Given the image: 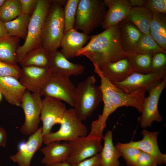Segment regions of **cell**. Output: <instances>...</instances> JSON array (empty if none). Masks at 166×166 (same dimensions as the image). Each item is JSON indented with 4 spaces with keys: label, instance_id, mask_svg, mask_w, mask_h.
I'll return each mask as SVG.
<instances>
[{
    "label": "cell",
    "instance_id": "obj_25",
    "mask_svg": "<svg viewBox=\"0 0 166 166\" xmlns=\"http://www.w3.org/2000/svg\"><path fill=\"white\" fill-rule=\"evenodd\" d=\"M152 14L144 6L132 7L126 19L135 26L142 34L150 32Z\"/></svg>",
    "mask_w": 166,
    "mask_h": 166
},
{
    "label": "cell",
    "instance_id": "obj_39",
    "mask_svg": "<svg viewBox=\"0 0 166 166\" xmlns=\"http://www.w3.org/2000/svg\"><path fill=\"white\" fill-rule=\"evenodd\" d=\"M21 6L22 14L29 15L35 9L38 0H19Z\"/></svg>",
    "mask_w": 166,
    "mask_h": 166
},
{
    "label": "cell",
    "instance_id": "obj_37",
    "mask_svg": "<svg viewBox=\"0 0 166 166\" xmlns=\"http://www.w3.org/2000/svg\"><path fill=\"white\" fill-rule=\"evenodd\" d=\"M144 6L152 14L166 13V0H145Z\"/></svg>",
    "mask_w": 166,
    "mask_h": 166
},
{
    "label": "cell",
    "instance_id": "obj_34",
    "mask_svg": "<svg viewBox=\"0 0 166 166\" xmlns=\"http://www.w3.org/2000/svg\"><path fill=\"white\" fill-rule=\"evenodd\" d=\"M150 73L163 78L166 77V53H158L153 55Z\"/></svg>",
    "mask_w": 166,
    "mask_h": 166
},
{
    "label": "cell",
    "instance_id": "obj_30",
    "mask_svg": "<svg viewBox=\"0 0 166 166\" xmlns=\"http://www.w3.org/2000/svg\"><path fill=\"white\" fill-rule=\"evenodd\" d=\"M132 53L153 55L158 53H166V51L159 46L150 34H142Z\"/></svg>",
    "mask_w": 166,
    "mask_h": 166
},
{
    "label": "cell",
    "instance_id": "obj_1",
    "mask_svg": "<svg viewBox=\"0 0 166 166\" xmlns=\"http://www.w3.org/2000/svg\"><path fill=\"white\" fill-rule=\"evenodd\" d=\"M94 68L95 72L101 78L100 86L104 106L102 113L91 123L90 131L86 137L89 139L101 141L104 137L103 133L106 127L108 118L118 108L131 106L142 113L146 91L143 89H140L131 93H126L105 77L98 68Z\"/></svg>",
    "mask_w": 166,
    "mask_h": 166
},
{
    "label": "cell",
    "instance_id": "obj_4",
    "mask_svg": "<svg viewBox=\"0 0 166 166\" xmlns=\"http://www.w3.org/2000/svg\"><path fill=\"white\" fill-rule=\"evenodd\" d=\"M93 75L80 82L75 88L74 109L81 121L86 119L93 113L102 101L100 86H97Z\"/></svg>",
    "mask_w": 166,
    "mask_h": 166
},
{
    "label": "cell",
    "instance_id": "obj_18",
    "mask_svg": "<svg viewBox=\"0 0 166 166\" xmlns=\"http://www.w3.org/2000/svg\"><path fill=\"white\" fill-rule=\"evenodd\" d=\"M108 8L102 23V28L106 30L125 19L132 7L128 0H105Z\"/></svg>",
    "mask_w": 166,
    "mask_h": 166
},
{
    "label": "cell",
    "instance_id": "obj_8",
    "mask_svg": "<svg viewBox=\"0 0 166 166\" xmlns=\"http://www.w3.org/2000/svg\"><path fill=\"white\" fill-rule=\"evenodd\" d=\"M69 77L52 72L50 77L40 90V95L63 101L73 107L76 87Z\"/></svg>",
    "mask_w": 166,
    "mask_h": 166
},
{
    "label": "cell",
    "instance_id": "obj_14",
    "mask_svg": "<svg viewBox=\"0 0 166 166\" xmlns=\"http://www.w3.org/2000/svg\"><path fill=\"white\" fill-rule=\"evenodd\" d=\"M164 78L151 73L144 74L133 72L123 81L112 83L117 87L127 93H131L139 89H143L149 93Z\"/></svg>",
    "mask_w": 166,
    "mask_h": 166
},
{
    "label": "cell",
    "instance_id": "obj_6",
    "mask_svg": "<svg viewBox=\"0 0 166 166\" xmlns=\"http://www.w3.org/2000/svg\"><path fill=\"white\" fill-rule=\"evenodd\" d=\"M106 7L104 0H80L73 28L88 35L101 26Z\"/></svg>",
    "mask_w": 166,
    "mask_h": 166
},
{
    "label": "cell",
    "instance_id": "obj_19",
    "mask_svg": "<svg viewBox=\"0 0 166 166\" xmlns=\"http://www.w3.org/2000/svg\"><path fill=\"white\" fill-rule=\"evenodd\" d=\"M41 151L44 155L41 163L45 166H49L67 161L71 150L68 142L54 141L46 144Z\"/></svg>",
    "mask_w": 166,
    "mask_h": 166
},
{
    "label": "cell",
    "instance_id": "obj_2",
    "mask_svg": "<svg viewBox=\"0 0 166 166\" xmlns=\"http://www.w3.org/2000/svg\"><path fill=\"white\" fill-rule=\"evenodd\" d=\"M82 55L90 60L94 68L126 57L121 43L120 23L91 36L89 42L77 52L76 57Z\"/></svg>",
    "mask_w": 166,
    "mask_h": 166
},
{
    "label": "cell",
    "instance_id": "obj_33",
    "mask_svg": "<svg viewBox=\"0 0 166 166\" xmlns=\"http://www.w3.org/2000/svg\"><path fill=\"white\" fill-rule=\"evenodd\" d=\"M115 147L121 153L128 166H136L138 157L141 152L139 149L125 145L124 143H117Z\"/></svg>",
    "mask_w": 166,
    "mask_h": 166
},
{
    "label": "cell",
    "instance_id": "obj_27",
    "mask_svg": "<svg viewBox=\"0 0 166 166\" xmlns=\"http://www.w3.org/2000/svg\"><path fill=\"white\" fill-rule=\"evenodd\" d=\"M50 53L41 46L28 53L19 63L22 67L33 66L49 67Z\"/></svg>",
    "mask_w": 166,
    "mask_h": 166
},
{
    "label": "cell",
    "instance_id": "obj_23",
    "mask_svg": "<svg viewBox=\"0 0 166 166\" xmlns=\"http://www.w3.org/2000/svg\"><path fill=\"white\" fill-rule=\"evenodd\" d=\"M120 27L122 48L126 53H132L142 34L126 19L120 23Z\"/></svg>",
    "mask_w": 166,
    "mask_h": 166
},
{
    "label": "cell",
    "instance_id": "obj_40",
    "mask_svg": "<svg viewBox=\"0 0 166 166\" xmlns=\"http://www.w3.org/2000/svg\"><path fill=\"white\" fill-rule=\"evenodd\" d=\"M70 166H101L100 153L94 156Z\"/></svg>",
    "mask_w": 166,
    "mask_h": 166
},
{
    "label": "cell",
    "instance_id": "obj_41",
    "mask_svg": "<svg viewBox=\"0 0 166 166\" xmlns=\"http://www.w3.org/2000/svg\"><path fill=\"white\" fill-rule=\"evenodd\" d=\"M7 141V135L5 129L0 127V145L3 147L6 146Z\"/></svg>",
    "mask_w": 166,
    "mask_h": 166
},
{
    "label": "cell",
    "instance_id": "obj_26",
    "mask_svg": "<svg viewBox=\"0 0 166 166\" xmlns=\"http://www.w3.org/2000/svg\"><path fill=\"white\" fill-rule=\"evenodd\" d=\"M20 39L8 35L0 39V60L10 64H17L16 51Z\"/></svg>",
    "mask_w": 166,
    "mask_h": 166
},
{
    "label": "cell",
    "instance_id": "obj_31",
    "mask_svg": "<svg viewBox=\"0 0 166 166\" xmlns=\"http://www.w3.org/2000/svg\"><path fill=\"white\" fill-rule=\"evenodd\" d=\"M22 14L19 0H6L0 8V19L4 22L12 21Z\"/></svg>",
    "mask_w": 166,
    "mask_h": 166
},
{
    "label": "cell",
    "instance_id": "obj_36",
    "mask_svg": "<svg viewBox=\"0 0 166 166\" xmlns=\"http://www.w3.org/2000/svg\"><path fill=\"white\" fill-rule=\"evenodd\" d=\"M21 71L17 64H10L0 60V77L11 76L18 79Z\"/></svg>",
    "mask_w": 166,
    "mask_h": 166
},
{
    "label": "cell",
    "instance_id": "obj_9",
    "mask_svg": "<svg viewBox=\"0 0 166 166\" xmlns=\"http://www.w3.org/2000/svg\"><path fill=\"white\" fill-rule=\"evenodd\" d=\"M40 93H31L26 90L22 97L20 106L25 114V121L21 127L20 132L25 135H30L38 128L42 107Z\"/></svg>",
    "mask_w": 166,
    "mask_h": 166
},
{
    "label": "cell",
    "instance_id": "obj_20",
    "mask_svg": "<svg viewBox=\"0 0 166 166\" xmlns=\"http://www.w3.org/2000/svg\"><path fill=\"white\" fill-rule=\"evenodd\" d=\"M26 89L18 79L11 76L0 77V92L9 104L20 106Z\"/></svg>",
    "mask_w": 166,
    "mask_h": 166
},
{
    "label": "cell",
    "instance_id": "obj_32",
    "mask_svg": "<svg viewBox=\"0 0 166 166\" xmlns=\"http://www.w3.org/2000/svg\"><path fill=\"white\" fill-rule=\"evenodd\" d=\"M80 0H68L64 8V33L73 28Z\"/></svg>",
    "mask_w": 166,
    "mask_h": 166
},
{
    "label": "cell",
    "instance_id": "obj_12",
    "mask_svg": "<svg viewBox=\"0 0 166 166\" xmlns=\"http://www.w3.org/2000/svg\"><path fill=\"white\" fill-rule=\"evenodd\" d=\"M101 141L85 136L68 142L71 151L67 161L70 164H76L100 153L103 148Z\"/></svg>",
    "mask_w": 166,
    "mask_h": 166
},
{
    "label": "cell",
    "instance_id": "obj_45",
    "mask_svg": "<svg viewBox=\"0 0 166 166\" xmlns=\"http://www.w3.org/2000/svg\"><path fill=\"white\" fill-rule=\"evenodd\" d=\"M5 1L6 0H0V8L3 4Z\"/></svg>",
    "mask_w": 166,
    "mask_h": 166
},
{
    "label": "cell",
    "instance_id": "obj_38",
    "mask_svg": "<svg viewBox=\"0 0 166 166\" xmlns=\"http://www.w3.org/2000/svg\"><path fill=\"white\" fill-rule=\"evenodd\" d=\"M155 159L149 154L141 151L137 159L136 166H158Z\"/></svg>",
    "mask_w": 166,
    "mask_h": 166
},
{
    "label": "cell",
    "instance_id": "obj_44",
    "mask_svg": "<svg viewBox=\"0 0 166 166\" xmlns=\"http://www.w3.org/2000/svg\"><path fill=\"white\" fill-rule=\"evenodd\" d=\"M45 166H70V164L66 161L57 163L50 165Z\"/></svg>",
    "mask_w": 166,
    "mask_h": 166
},
{
    "label": "cell",
    "instance_id": "obj_21",
    "mask_svg": "<svg viewBox=\"0 0 166 166\" xmlns=\"http://www.w3.org/2000/svg\"><path fill=\"white\" fill-rule=\"evenodd\" d=\"M49 67L52 72L69 77L81 74L85 69L83 65L69 61L58 50L50 53Z\"/></svg>",
    "mask_w": 166,
    "mask_h": 166
},
{
    "label": "cell",
    "instance_id": "obj_3",
    "mask_svg": "<svg viewBox=\"0 0 166 166\" xmlns=\"http://www.w3.org/2000/svg\"><path fill=\"white\" fill-rule=\"evenodd\" d=\"M51 3L42 30V46L50 53L57 50L64 33V8L57 0Z\"/></svg>",
    "mask_w": 166,
    "mask_h": 166
},
{
    "label": "cell",
    "instance_id": "obj_7",
    "mask_svg": "<svg viewBox=\"0 0 166 166\" xmlns=\"http://www.w3.org/2000/svg\"><path fill=\"white\" fill-rule=\"evenodd\" d=\"M60 124L57 131L43 135V143L46 144L54 141L69 142L87 136V127L77 117L73 108L67 109Z\"/></svg>",
    "mask_w": 166,
    "mask_h": 166
},
{
    "label": "cell",
    "instance_id": "obj_46",
    "mask_svg": "<svg viewBox=\"0 0 166 166\" xmlns=\"http://www.w3.org/2000/svg\"><path fill=\"white\" fill-rule=\"evenodd\" d=\"M2 97V95L0 92V102L1 101Z\"/></svg>",
    "mask_w": 166,
    "mask_h": 166
},
{
    "label": "cell",
    "instance_id": "obj_24",
    "mask_svg": "<svg viewBox=\"0 0 166 166\" xmlns=\"http://www.w3.org/2000/svg\"><path fill=\"white\" fill-rule=\"evenodd\" d=\"M104 144L100 152L101 166H120L121 152L114 145L112 132L108 130L104 136Z\"/></svg>",
    "mask_w": 166,
    "mask_h": 166
},
{
    "label": "cell",
    "instance_id": "obj_42",
    "mask_svg": "<svg viewBox=\"0 0 166 166\" xmlns=\"http://www.w3.org/2000/svg\"><path fill=\"white\" fill-rule=\"evenodd\" d=\"M9 35L4 22L0 19V39Z\"/></svg>",
    "mask_w": 166,
    "mask_h": 166
},
{
    "label": "cell",
    "instance_id": "obj_28",
    "mask_svg": "<svg viewBox=\"0 0 166 166\" xmlns=\"http://www.w3.org/2000/svg\"><path fill=\"white\" fill-rule=\"evenodd\" d=\"M149 54L134 53H126L133 72L141 74L151 73L152 57Z\"/></svg>",
    "mask_w": 166,
    "mask_h": 166
},
{
    "label": "cell",
    "instance_id": "obj_5",
    "mask_svg": "<svg viewBox=\"0 0 166 166\" xmlns=\"http://www.w3.org/2000/svg\"><path fill=\"white\" fill-rule=\"evenodd\" d=\"M51 3L49 0H38L36 7L30 17L25 41L17 50L18 63L21 62L28 53L42 46V30Z\"/></svg>",
    "mask_w": 166,
    "mask_h": 166
},
{
    "label": "cell",
    "instance_id": "obj_43",
    "mask_svg": "<svg viewBox=\"0 0 166 166\" xmlns=\"http://www.w3.org/2000/svg\"><path fill=\"white\" fill-rule=\"evenodd\" d=\"M132 7L144 6V0H128Z\"/></svg>",
    "mask_w": 166,
    "mask_h": 166
},
{
    "label": "cell",
    "instance_id": "obj_22",
    "mask_svg": "<svg viewBox=\"0 0 166 166\" xmlns=\"http://www.w3.org/2000/svg\"><path fill=\"white\" fill-rule=\"evenodd\" d=\"M99 68L103 75L112 83L123 81L133 72L126 57L105 64Z\"/></svg>",
    "mask_w": 166,
    "mask_h": 166
},
{
    "label": "cell",
    "instance_id": "obj_15",
    "mask_svg": "<svg viewBox=\"0 0 166 166\" xmlns=\"http://www.w3.org/2000/svg\"><path fill=\"white\" fill-rule=\"evenodd\" d=\"M42 127L30 135L26 143L20 144L19 149L10 158L19 166H30L32 158L43 143Z\"/></svg>",
    "mask_w": 166,
    "mask_h": 166
},
{
    "label": "cell",
    "instance_id": "obj_10",
    "mask_svg": "<svg viewBox=\"0 0 166 166\" xmlns=\"http://www.w3.org/2000/svg\"><path fill=\"white\" fill-rule=\"evenodd\" d=\"M42 103L40 118L44 135L50 132L55 124L61 123L67 109L61 101L51 97H45Z\"/></svg>",
    "mask_w": 166,
    "mask_h": 166
},
{
    "label": "cell",
    "instance_id": "obj_13",
    "mask_svg": "<svg viewBox=\"0 0 166 166\" xmlns=\"http://www.w3.org/2000/svg\"><path fill=\"white\" fill-rule=\"evenodd\" d=\"M52 73L49 67L33 66L23 67L21 69L18 80L26 90L32 93H40Z\"/></svg>",
    "mask_w": 166,
    "mask_h": 166
},
{
    "label": "cell",
    "instance_id": "obj_17",
    "mask_svg": "<svg viewBox=\"0 0 166 166\" xmlns=\"http://www.w3.org/2000/svg\"><path fill=\"white\" fill-rule=\"evenodd\" d=\"M91 37L73 28L64 33L60 44L61 51L68 59L74 58Z\"/></svg>",
    "mask_w": 166,
    "mask_h": 166
},
{
    "label": "cell",
    "instance_id": "obj_16",
    "mask_svg": "<svg viewBox=\"0 0 166 166\" xmlns=\"http://www.w3.org/2000/svg\"><path fill=\"white\" fill-rule=\"evenodd\" d=\"M159 133L157 131L151 132L144 129L142 132L143 138L141 140L124 144L149 154L155 159L158 165H162L166 163V155L162 153L159 149L157 142Z\"/></svg>",
    "mask_w": 166,
    "mask_h": 166
},
{
    "label": "cell",
    "instance_id": "obj_11",
    "mask_svg": "<svg viewBox=\"0 0 166 166\" xmlns=\"http://www.w3.org/2000/svg\"><path fill=\"white\" fill-rule=\"evenodd\" d=\"M166 87V77L145 97L140 119V126L142 128L151 126L154 121L160 122L162 121V117L158 110V104L162 92Z\"/></svg>",
    "mask_w": 166,
    "mask_h": 166
},
{
    "label": "cell",
    "instance_id": "obj_29",
    "mask_svg": "<svg viewBox=\"0 0 166 166\" xmlns=\"http://www.w3.org/2000/svg\"><path fill=\"white\" fill-rule=\"evenodd\" d=\"M30 18L29 15L22 14L12 21L4 22L9 35L25 39Z\"/></svg>",
    "mask_w": 166,
    "mask_h": 166
},
{
    "label": "cell",
    "instance_id": "obj_35",
    "mask_svg": "<svg viewBox=\"0 0 166 166\" xmlns=\"http://www.w3.org/2000/svg\"><path fill=\"white\" fill-rule=\"evenodd\" d=\"M150 34L166 38V16L163 14H152Z\"/></svg>",
    "mask_w": 166,
    "mask_h": 166
}]
</instances>
